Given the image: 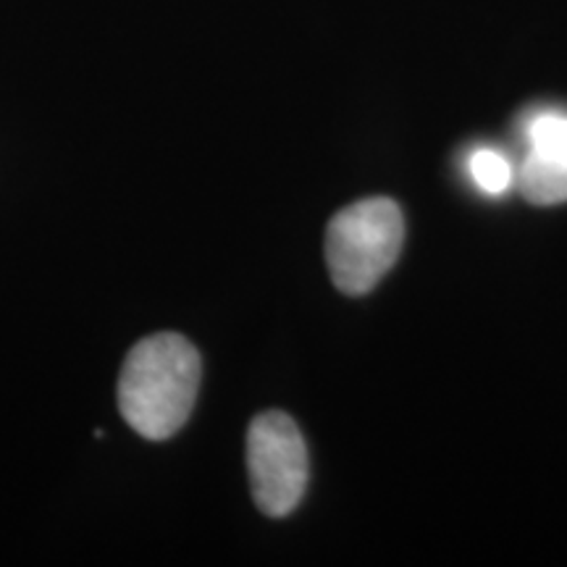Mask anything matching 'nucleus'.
I'll list each match as a JSON object with an SVG mask.
<instances>
[{
    "instance_id": "obj_5",
    "label": "nucleus",
    "mask_w": 567,
    "mask_h": 567,
    "mask_svg": "<svg viewBox=\"0 0 567 567\" xmlns=\"http://www.w3.org/2000/svg\"><path fill=\"white\" fill-rule=\"evenodd\" d=\"M467 174H471L473 184H476L481 193L492 197L505 195L515 182L507 155L494 151V147H476V151L467 155Z\"/></svg>"
},
{
    "instance_id": "obj_3",
    "label": "nucleus",
    "mask_w": 567,
    "mask_h": 567,
    "mask_svg": "<svg viewBox=\"0 0 567 567\" xmlns=\"http://www.w3.org/2000/svg\"><path fill=\"white\" fill-rule=\"evenodd\" d=\"M247 471L255 505L271 517H284L300 505L308 488V446L287 413L268 410L247 431Z\"/></svg>"
},
{
    "instance_id": "obj_2",
    "label": "nucleus",
    "mask_w": 567,
    "mask_h": 567,
    "mask_svg": "<svg viewBox=\"0 0 567 567\" xmlns=\"http://www.w3.org/2000/svg\"><path fill=\"white\" fill-rule=\"evenodd\" d=\"M405 239L400 205L389 197H365L347 205L326 229V266L344 295H365L394 266Z\"/></svg>"
},
{
    "instance_id": "obj_1",
    "label": "nucleus",
    "mask_w": 567,
    "mask_h": 567,
    "mask_svg": "<svg viewBox=\"0 0 567 567\" xmlns=\"http://www.w3.org/2000/svg\"><path fill=\"white\" fill-rule=\"evenodd\" d=\"M203 360L182 334H153L126 354L118 375V410L151 442L172 439L193 415Z\"/></svg>"
},
{
    "instance_id": "obj_4",
    "label": "nucleus",
    "mask_w": 567,
    "mask_h": 567,
    "mask_svg": "<svg viewBox=\"0 0 567 567\" xmlns=\"http://www.w3.org/2000/svg\"><path fill=\"white\" fill-rule=\"evenodd\" d=\"M520 189L534 205L567 203V111L544 109L523 124Z\"/></svg>"
}]
</instances>
